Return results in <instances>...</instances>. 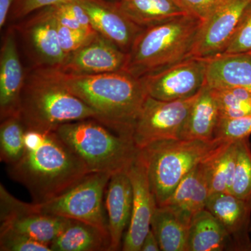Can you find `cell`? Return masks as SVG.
<instances>
[{
    "instance_id": "1",
    "label": "cell",
    "mask_w": 251,
    "mask_h": 251,
    "mask_svg": "<svg viewBox=\"0 0 251 251\" xmlns=\"http://www.w3.org/2000/svg\"><path fill=\"white\" fill-rule=\"evenodd\" d=\"M8 175L29 191L32 202H48L70 189L91 172L54 130L26 129L21 159Z\"/></svg>"
},
{
    "instance_id": "2",
    "label": "cell",
    "mask_w": 251,
    "mask_h": 251,
    "mask_svg": "<svg viewBox=\"0 0 251 251\" xmlns=\"http://www.w3.org/2000/svg\"><path fill=\"white\" fill-rule=\"evenodd\" d=\"M58 72L68 90L95 111L99 122L132 134L148 96L140 78L124 70L90 75Z\"/></svg>"
},
{
    "instance_id": "3",
    "label": "cell",
    "mask_w": 251,
    "mask_h": 251,
    "mask_svg": "<svg viewBox=\"0 0 251 251\" xmlns=\"http://www.w3.org/2000/svg\"><path fill=\"white\" fill-rule=\"evenodd\" d=\"M19 116L26 129L43 131L87 119L99 121L95 111L68 90L56 68L38 66L26 75Z\"/></svg>"
},
{
    "instance_id": "4",
    "label": "cell",
    "mask_w": 251,
    "mask_h": 251,
    "mask_svg": "<svg viewBox=\"0 0 251 251\" xmlns=\"http://www.w3.org/2000/svg\"><path fill=\"white\" fill-rule=\"evenodd\" d=\"M202 23L187 14L145 28L127 53L124 71L140 78L191 57Z\"/></svg>"
},
{
    "instance_id": "5",
    "label": "cell",
    "mask_w": 251,
    "mask_h": 251,
    "mask_svg": "<svg viewBox=\"0 0 251 251\" xmlns=\"http://www.w3.org/2000/svg\"><path fill=\"white\" fill-rule=\"evenodd\" d=\"M54 131L91 173L112 175L126 171L139 151L131 133L119 131L94 119L64 124Z\"/></svg>"
},
{
    "instance_id": "6",
    "label": "cell",
    "mask_w": 251,
    "mask_h": 251,
    "mask_svg": "<svg viewBox=\"0 0 251 251\" xmlns=\"http://www.w3.org/2000/svg\"><path fill=\"white\" fill-rule=\"evenodd\" d=\"M226 142L163 140L140 149L138 153L146 167L157 205L166 202L181 180Z\"/></svg>"
},
{
    "instance_id": "7",
    "label": "cell",
    "mask_w": 251,
    "mask_h": 251,
    "mask_svg": "<svg viewBox=\"0 0 251 251\" xmlns=\"http://www.w3.org/2000/svg\"><path fill=\"white\" fill-rule=\"evenodd\" d=\"M111 175L102 172L89 173L60 196L41 204L32 202L33 206L42 214L83 221L108 232L103 204Z\"/></svg>"
},
{
    "instance_id": "8",
    "label": "cell",
    "mask_w": 251,
    "mask_h": 251,
    "mask_svg": "<svg viewBox=\"0 0 251 251\" xmlns=\"http://www.w3.org/2000/svg\"><path fill=\"white\" fill-rule=\"evenodd\" d=\"M198 93L191 98L171 101L157 100L148 96L132 128L137 148L140 150L156 142L180 140L185 122Z\"/></svg>"
},
{
    "instance_id": "9",
    "label": "cell",
    "mask_w": 251,
    "mask_h": 251,
    "mask_svg": "<svg viewBox=\"0 0 251 251\" xmlns=\"http://www.w3.org/2000/svg\"><path fill=\"white\" fill-rule=\"evenodd\" d=\"M206 59L191 57L140 77V80L150 97L171 101L197 94L206 83Z\"/></svg>"
},
{
    "instance_id": "10",
    "label": "cell",
    "mask_w": 251,
    "mask_h": 251,
    "mask_svg": "<svg viewBox=\"0 0 251 251\" xmlns=\"http://www.w3.org/2000/svg\"><path fill=\"white\" fill-rule=\"evenodd\" d=\"M251 5V0H221L203 21L191 57L211 59L221 55Z\"/></svg>"
},
{
    "instance_id": "11",
    "label": "cell",
    "mask_w": 251,
    "mask_h": 251,
    "mask_svg": "<svg viewBox=\"0 0 251 251\" xmlns=\"http://www.w3.org/2000/svg\"><path fill=\"white\" fill-rule=\"evenodd\" d=\"M0 220L1 227L14 229L50 247L70 219L39 212L32 202L19 201L1 184Z\"/></svg>"
},
{
    "instance_id": "12",
    "label": "cell",
    "mask_w": 251,
    "mask_h": 251,
    "mask_svg": "<svg viewBox=\"0 0 251 251\" xmlns=\"http://www.w3.org/2000/svg\"><path fill=\"white\" fill-rule=\"evenodd\" d=\"M126 171L133 188V205L131 219L124 237L121 250L140 251L144 239L151 229V219L158 205L146 167L139 153Z\"/></svg>"
},
{
    "instance_id": "13",
    "label": "cell",
    "mask_w": 251,
    "mask_h": 251,
    "mask_svg": "<svg viewBox=\"0 0 251 251\" xmlns=\"http://www.w3.org/2000/svg\"><path fill=\"white\" fill-rule=\"evenodd\" d=\"M127 54L98 32L85 45L68 54L56 69L68 75H90L124 70Z\"/></svg>"
},
{
    "instance_id": "14",
    "label": "cell",
    "mask_w": 251,
    "mask_h": 251,
    "mask_svg": "<svg viewBox=\"0 0 251 251\" xmlns=\"http://www.w3.org/2000/svg\"><path fill=\"white\" fill-rule=\"evenodd\" d=\"M90 17L94 30L128 53L145 28L133 22L116 2L106 0H77Z\"/></svg>"
},
{
    "instance_id": "15",
    "label": "cell",
    "mask_w": 251,
    "mask_h": 251,
    "mask_svg": "<svg viewBox=\"0 0 251 251\" xmlns=\"http://www.w3.org/2000/svg\"><path fill=\"white\" fill-rule=\"evenodd\" d=\"M206 209L228 234L232 251H251V199H243L230 193L211 194Z\"/></svg>"
},
{
    "instance_id": "16",
    "label": "cell",
    "mask_w": 251,
    "mask_h": 251,
    "mask_svg": "<svg viewBox=\"0 0 251 251\" xmlns=\"http://www.w3.org/2000/svg\"><path fill=\"white\" fill-rule=\"evenodd\" d=\"M37 14L25 21L21 28L38 67L58 68L66 55L59 44L57 20L52 6L38 10Z\"/></svg>"
},
{
    "instance_id": "17",
    "label": "cell",
    "mask_w": 251,
    "mask_h": 251,
    "mask_svg": "<svg viewBox=\"0 0 251 251\" xmlns=\"http://www.w3.org/2000/svg\"><path fill=\"white\" fill-rule=\"evenodd\" d=\"M16 29L11 28L0 51V117L19 115L20 101L26 75L18 55Z\"/></svg>"
},
{
    "instance_id": "18",
    "label": "cell",
    "mask_w": 251,
    "mask_h": 251,
    "mask_svg": "<svg viewBox=\"0 0 251 251\" xmlns=\"http://www.w3.org/2000/svg\"><path fill=\"white\" fill-rule=\"evenodd\" d=\"M110 251L122 249L126 232L129 226L133 205V188L126 170L110 176L105 194Z\"/></svg>"
},
{
    "instance_id": "19",
    "label": "cell",
    "mask_w": 251,
    "mask_h": 251,
    "mask_svg": "<svg viewBox=\"0 0 251 251\" xmlns=\"http://www.w3.org/2000/svg\"><path fill=\"white\" fill-rule=\"evenodd\" d=\"M206 161L190 172L161 205L171 208L188 226L193 216L206 209L210 196Z\"/></svg>"
},
{
    "instance_id": "20",
    "label": "cell",
    "mask_w": 251,
    "mask_h": 251,
    "mask_svg": "<svg viewBox=\"0 0 251 251\" xmlns=\"http://www.w3.org/2000/svg\"><path fill=\"white\" fill-rule=\"evenodd\" d=\"M220 121L217 102L205 84L192 105L181 130L180 140L211 141L215 140Z\"/></svg>"
},
{
    "instance_id": "21",
    "label": "cell",
    "mask_w": 251,
    "mask_h": 251,
    "mask_svg": "<svg viewBox=\"0 0 251 251\" xmlns=\"http://www.w3.org/2000/svg\"><path fill=\"white\" fill-rule=\"evenodd\" d=\"M206 84L210 87H242L251 92V52L207 59Z\"/></svg>"
},
{
    "instance_id": "22",
    "label": "cell",
    "mask_w": 251,
    "mask_h": 251,
    "mask_svg": "<svg viewBox=\"0 0 251 251\" xmlns=\"http://www.w3.org/2000/svg\"><path fill=\"white\" fill-rule=\"evenodd\" d=\"M50 247L52 251H111L108 232L74 219L69 220Z\"/></svg>"
},
{
    "instance_id": "23",
    "label": "cell",
    "mask_w": 251,
    "mask_h": 251,
    "mask_svg": "<svg viewBox=\"0 0 251 251\" xmlns=\"http://www.w3.org/2000/svg\"><path fill=\"white\" fill-rule=\"evenodd\" d=\"M115 2L131 21L143 28L191 14L179 0H118Z\"/></svg>"
},
{
    "instance_id": "24",
    "label": "cell",
    "mask_w": 251,
    "mask_h": 251,
    "mask_svg": "<svg viewBox=\"0 0 251 251\" xmlns=\"http://www.w3.org/2000/svg\"><path fill=\"white\" fill-rule=\"evenodd\" d=\"M232 251L228 234L217 219L206 209L191 219L186 251Z\"/></svg>"
},
{
    "instance_id": "25",
    "label": "cell",
    "mask_w": 251,
    "mask_h": 251,
    "mask_svg": "<svg viewBox=\"0 0 251 251\" xmlns=\"http://www.w3.org/2000/svg\"><path fill=\"white\" fill-rule=\"evenodd\" d=\"M188 227L171 208L157 206L151 219V229L161 251H186Z\"/></svg>"
},
{
    "instance_id": "26",
    "label": "cell",
    "mask_w": 251,
    "mask_h": 251,
    "mask_svg": "<svg viewBox=\"0 0 251 251\" xmlns=\"http://www.w3.org/2000/svg\"><path fill=\"white\" fill-rule=\"evenodd\" d=\"M237 141H227L206 161L211 194L230 193L237 162Z\"/></svg>"
},
{
    "instance_id": "27",
    "label": "cell",
    "mask_w": 251,
    "mask_h": 251,
    "mask_svg": "<svg viewBox=\"0 0 251 251\" xmlns=\"http://www.w3.org/2000/svg\"><path fill=\"white\" fill-rule=\"evenodd\" d=\"M25 131V126L19 115L1 120L0 160L7 166L17 163L23 156Z\"/></svg>"
},
{
    "instance_id": "28",
    "label": "cell",
    "mask_w": 251,
    "mask_h": 251,
    "mask_svg": "<svg viewBox=\"0 0 251 251\" xmlns=\"http://www.w3.org/2000/svg\"><path fill=\"white\" fill-rule=\"evenodd\" d=\"M210 89L219 106L220 119L238 118L251 115V92L249 90L239 87Z\"/></svg>"
},
{
    "instance_id": "29",
    "label": "cell",
    "mask_w": 251,
    "mask_h": 251,
    "mask_svg": "<svg viewBox=\"0 0 251 251\" xmlns=\"http://www.w3.org/2000/svg\"><path fill=\"white\" fill-rule=\"evenodd\" d=\"M230 193L243 199H251L250 138L237 140V162Z\"/></svg>"
},
{
    "instance_id": "30",
    "label": "cell",
    "mask_w": 251,
    "mask_h": 251,
    "mask_svg": "<svg viewBox=\"0 0 251 251\" xmlns=\"http://www.w3.org/2000/svg\"><path fill=\"white\" fill-rule=\"evenodd\" d=\"M0 251H52L49 246L5 227H0Z\"/></svg>"
},
{
    "instance_id": "31",
    "label": "cell",
    "mask_w": 251,
    "mask_h": 251,
    "mask_svg": "<svg viewBox=\"0 0 251 251\" xmlns=\"http://www.w3.org/2000/svg\"><path fill=\"white\" fill-rule=\"evenodd\" d=\"M251 135V115L238 118L220 119L215 139L237 141L250 138Z\"/></svg>"
},
{
    "instance_id": "32",
    "label": "cell",
    "mask_w": 251,
    "mask_h": 251,
    "mask_svg": "<svg viewBox=\"0 0 251 251\" xmlns=\"http://www.w3.org/2000/svg\"><path fill=\"white\" fill-rule=\"evenodd\" d=\"M249 52H251V5L232 40L222 54L247 53Z\"/></svg>"
},
{
    "instance_id": "33",
    "label": "cell",
    "mask_w": 251,
    "mask_h": 251,
    "mask_svg": "<svg viewBox=\"0 0 251 251\" xmlns=\"http://www.w3.org/2000/svg\"><path fill=\"white\" fill-rule=\"evenodd\" d=\"M57 29L59 44L63 52L67 56L85 45L97 33L88 34L84 31L75 30L63 26L57 22Z\"/></svg>"
},
{
    "instance_id": "34",
    "label": "cell",
    "mask_w": 251,
    "mask_h": 251,
    "mask_svg": "<svg viewBox=\"0 0 251 251\" xmlns=\"http://www.w3.org/2000/svg\"><path fill=\"white\" fill-rule=\"evenodd\" d=\"M65 0H15L10 11L11 20H20L38 10L57 4Z\"/></svg>"
},
{
    "instance_id": "35",
    "label": "cell",
    "mask_w": 251,
    "mask_h": 251,
    "mask_svg": "<svg viewBox=\"0 0 251 251\" xmlns=\"http://www.w3.org/2000/svg\"><path fill=\"white\" fill-rule=\"evenodd\" d=\"M189 14L204 21L221 0H179Z\"/></svg>"
},
{
    "instance_id": "36",
    "label": "cell",
    "mask_w": 251,
    "mask_h": 251,
    "mask_svg": "<svg viewBox=\"0 0 251 251\" xmlns=\"http://www.w3.org/2000/svg\"><path fill=\"white\" fill-rule=\"evenodd\" d=\"M161 251V248H160L158 239H157L156 235L153 233L152 229H150L146 237L144 239L141 246V251Z\"/></svg>"
},
{
    "instance_id": "37",
    "label": "cell",
    "mask_w": 251,
    "mask_h": 251,
    "mask_svg": "<svg viewBox=\"0 0 251 251\" xmlns=\"http://www.w3.org/2000/svg\"><path fill=\"white\" fill-rule=\"evenodd\" d=\"M15 0H0V27L2 28L7 20Z\"/></svg>"
},
{
    "instance_id": "38",
    "label": "cell",
    "mask_w": 251,
    "mask_h": 251,
    "mask_svg": "<svg viewBox=\"0 0 251 251\" xmlns=\"http://www.w3.org/2000/svg\"><path fill=\"white\" fill-rule=\"evenodd\" d=\"M115 1H118V0H115Z\"/></svg>"
}]
</instances>
